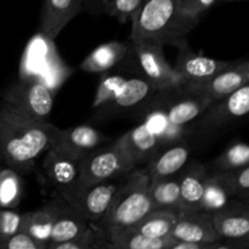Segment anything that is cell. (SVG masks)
I'll return each mask as SVG.
<instances>
[{"mask_svg": "<svg viewBox=\"0 0 249 249\" xmlns=\"http://www.w3.org/2000/svg\"><path fill=\"white\" fill-rule=\"evenodd\" d=\"M105 136L95 126L89 124L71 126L66 130L58 129L53 145L66 155L80 160L84 156L102 145Z\"/></svg>", "mask_w": 249, "mask_h": 249, "instance_id": "18", "label": "cell"}, {"mask_svg": "<svg viewBox=\"0 0 249 249\" xmlns=\"http://www.w3.org/2000/svg\"><path fill=\"white\" fill-rule=\"evenodd\" d=\"M50 201L55 212V221L49 245L65 242L97 245L99 241L94 225L82 213L56 194Z\"/></svg>", "mask_w": 249, "mask_h": 249, "instance_id": "10", "label": "cell"}, {"mask_svg": "<svg viewBox=\"0 0 249 249\" xmlns=\"http://www.w3.org/2000/svg\"><path fill=\"white\" fill-rule=\"evenodd\" d=\"M214 170H235L249 165V146L245 141H236L229 145L213 160Z\"/></svg>", "mask_w": 249, "mask_h": 249, "instance_id": "30", "label": "cell"}, {"mask_svg": "<svg viewBox=\"0 0 249 249\" xmlns=\"http://www.w3.org/2000/svg\"><path fill=\"white\" fill-rule=\"evenodd\" d=\"M162 109L169 129L170 142H175L172 138V131L181 133L182 126L196 121L211 105V102L202 97L187 94L179 88L165 90L156 102Z\"/></svg>", "mask_w": 249, "mask_h": 249, "instance_id": "13", "label": "cell"}, {"mask_svg": "<svg viewBox=\"0 0 249 249\" xmlns=\"http://www.w3.org/2000/svg\"><path fill=\"white\" fill-rule=\"evenodd\" d=\"M207 174H208V169L206 165L201 163L186 164V167L178 174L181 211L201 209Z\"/></svg>", "mask_w": 249, "mask_h": 249, "instance_id": "22", "label": "cell"}, {"mask_svg": "<svg viewBox=\"0 0 249 249\" xmlns=\"http://www.w3.org/2000/svg\"><path fill=\"white\" fill-rule=\"evenodd\" d=\"M23 214L16 209L0 208V240H5L21 232Z\"/></svg>", "mask_w": 249, "mask_h": 249, "instance_id": "32", "label": "cell"}, {"mask_svg": "<svg viewBox=\"0 0 249 249\" xmlns=\"http://www.w3.org/2000/svg\"><path fill=\"white\" fill-rule=\"evenodd\" d=\"M212 219L220 242L249 249L248 203L231 198L223 208L212 213Z\"/></svg>", "mask_w": 249, "mask_h": 249, "instance_id": "14", "label": "cell"}, {"mask_svg": "<svg viewBox=\"0 0 249 249\" xmlns=\"http://www.w3.org/2000/svg\"><path fill=\"white\" fill-rule=\"evenodd\" d=\"M148 184L150 179L143 170L134 169L123 178L107 213L94 225L97 241L131 230L152 211L147 194Z\"/></svg>", "mask_w": 249, "mask_h": 249, "instance_id": "4", "label": "cell"}, {"mask_svg": "<svg viewBox=\"0 0 249 249\" xmlns=\"http://www.w3.org/2000/svg\"><path fill=\"white\" fill-rule=\"evenodd\" d=\"M219 1L221 0H179V4L184 14L201 18L203 12L213 7Z\"/></svg>", "mask_w": 249, "mask_h": 249, "instance_id": "35", "label": "cell"}, {"mask_svg": "<svg viewBox=\"0 0 249 249\" xmlns=\"http://www.w3.org/2000/svg\"><path fill=\"white\" fill-rule=\"evenodd\" d=\"M136 167L138 165L119 136L112 143L95 148L79 160V180L97 182L121 179Z\"/></svg>", "mask_w": 249, "mask_h": 249, "instance_id": "6", "label": "cell"}, {"mask_svg": "<svg viewBox=\"0 0 249 249\" xmlns=\"http://www.w3.org/2000/svg\"><path fill=\"white\" fill-rule=\"evenodd\" d=\"M80 12H83L80 0H43L40 33L50 40H55Z\"/></svg>", "mask_w": 249, "mask_h": 249, "instance_id": "20", "label": "cell"}, {"mask_svg": "<svg viewBox=\"0 0 249 249\" xmlns=\"http://www.w3.org/2000/svg\"><path fill=\"white\" fill-rule=\"evenodd\" d=\"M164 91L142 77L125 56L117 67L101 74L91 108L100 119L142 117Z\"/></svg>", "mask_w": 249, "mask_h": 249, "instance_id": "1", "label": "cell"}, {"mask_svg": "<svg viewBox=\"0 0 249 249\" xmlns=\"http://www.w3.org/2000/svg\"><path fill=\"white\" fill-rule=\"evenodd\" d=\"M231 199L229 190L226 187L224 173L221 170L208 172L204 182V192L202 198L201 209L208 213H214L223 208Z\"/></svg>", "mask_w": 249, "mask_h": 249, "instance_id": "28", "label": "cell"}, {"mask_svg": "<svg viewBox=\"0 0 249 249\" xmlns=\"http://www.w3.org/2000/svg\"><path fill=\"white\" fill-rule=\"evenodd\" d=\"M221 1H247V0H221Z\"/></svg>", "mask_w": 249, "mask_h": 249, "instance_id": "40", "label": "cell"}, {"mask_svg": "<svg viewBox=\"0 0 249 249\" xmlns=\"http://www.w3.org/2000/svg\"><path fill=\"white\" fill-rule=\"evenodd\" d=\"M121 138L136 165L147 163L165 146L163 139L143 122L124 133Z\"/></svg>", "mask_w": 249, "mask_h": 249, "instance_id": "21", "label": "cell"}, {"mask_svg": "<svg viewBox=\"0 0 249 249\" xmlns=\"http://www.w3.org/2000/svg\"><path fill=\"white\" fill-rule=\"evenodd\" d=\"M101 241L100 249H164L173 242L172 238L153 240L145 237L134 230L114 233Z\"/></svg>", "mask_w": 249, "mask_h": 249, "instance_id": "27", "label": "cell"}, {"mask_svg": "<svg viewBox=\"0 0 249 249\" xmlns=\"http://www.w3.org/2000/svg\"><path fill=\"white\" fill-rule=\"evenodd\" d=\"M249 83V62L247 60L232 62V65L220 71L216 74L199 80L180 85V90L195 96L208 100L209 102L232 94L241 87Z\"/></svg>", "mask_w": 249, "mask_h": 249, "instance_id": "11", "label": "cell"}, {"mask_svg": "<svg viewBox=\"0 0 249 249\" xmlns=\"http://www.w3.org/2000/svg\"><path fill=\"white\" fill-rule=\"evenodd\" d=\"M178 213L179 212L168 209H152L131 230L153 240L170 238V232L177 221Z\"/></svg>", "mask_w": 249, "mask_h": 249, "instance_id": "25", "label": "cell"}, {"mask_svg": "<svg viewBox=\"0 0 249 249\" xmlns=\"http://www.w3.org/2000/svg\"><path fill=\"white\" fill-rule=\"evenodd\" d=\"M190 158V147L185 141L179 140L163 146L147 163L143 172L150 181L178 175Z\"/></svg>", "mask_w": 249, "mask_h": 249, "instance_id": "19", "label": "cell"}, {"mask_svg": "<svg viewBox=\"0 0 249 249\" xmlns=\"http://www.w3.org/2000/svg\"><path fill=\"white\" fill-rule=\"evenodd\" d=\"M82 1L83 11L92 16H108L111 0H80Z\"/></svg>", "mask_w": 249, "mask_h": 249, "instance_id": "36", "label": "cell"}, {"mask_svg": "<svg viewBox=\"0 0 249 249\" xmlns=\"http://www.w3.org/2000/svg\"><path fill=\"white\" fill-rule=\"evenodd\" d=\"M2 101L26 116L38 121H48L53 108V91L36 78H18L1 96Z\"/></svg>", "mask_w": 249, "mask_h": 249, "instance_id": "9", "label": "cell"}, {"mask_svg": "<svg viewBox=\"0 0 249 249\" xmlns=\"http://www.w3.org/2000/svg\"><path fill=\"white\" fill-rule=\"evenodd\" d=\"M177 49L178 56L173 70L179 78L181 85L207 79L232 65L230 61L216 60L195 53L189 46L187 41L178 46Z\"/></svg>", "mask_w": 249, "mask_h": 249, "instance_id": "15", "label": "cell"}, {"mask_svg": "<svg viewBox=\"0 0 249 249\" xmlns=\"http://www.w3.org/2000/svg\"><path fill=\"white\" fill-rule=\"evenodd\" d=\"M122 180L123 178L106 181L84 182L78 179L77 182L58 196L67 201L95 225L108 211Z\"/></svg>", "mask_w": 249, "mask_h": 249, "instance_id": "7", "label": "cell"}, {"mask_svg": "<svg viewBox=\"0 0 249 249\" xmlns=\"http://www.w3.org/2000/svg\"><path fill=\"white\" fill-rule=\"evenodd\" d=\"M208 249H242V248H238V247H236V246L230 245V243L218 242V243H214V245Z\"/></svg>", "mask_w": 249, "mask_h": 249, "instance_id": "39", "label": "cell"}, {"mask_svg": "<svg viewBox=\"0 0 249 249\" xmlns=\"http://www.w3.org/2000/svg\"><path fill=\"white\" fill-rule=\"evenodd\" d=\"M147 194L153 209L181 211L180 185L178 175L150 181Z\"/></svg>", "mask_w": 249, "mask_h": 249, "instance_id": "26", "label": "cell"}, {"mask_svg": "<svg viewBox=\"0 0 249 249\" xmlns=\"http://www.w3.org/2000/svg\"><path fill=\"white\" fill-rule=\"evenodd\" d=\"M0 249H46L23 232H18L5 240H0Z\"/></svg>", "mask_w": 249, "mask_h": 249, "instance_id": "34", "label": "cell"}, {"mask_svg": "<svg viewBox=\"0 0 249 249\" xmlns=\"http://www.w3.org/2000/svg\"><path fill=\"white\" fill-rule=\"evenodd\" d=\"M57 133L53 124L31 118L0 99V160L6 167L19 174L31 172Z\"/></svg>", "mask_w": 249, "mask_h": 249, "instance_id": "2", "label": "cell"}, {"mask_svg": "<svg viewBox=\"0 0 249 249\" xmlns=\"http://www.w3.org/2000/svg\"><path fill=\"white\" fill-rule=\"evenodd\" d=\"M53 221H55V212H53V203L49 199L38 209L23 214L21 232L26 233L39 245L48 247L50 243Z\"/></svg>", "mask_w": 249, "mask_h": 249, "instance_id": "24", "label": "cell"}, {"mask_svg": "<svg viewBox=\"0 0 249 249\" xmlns=\"http://www.w3.org/2000/svg\"><path fill=\"white\" fill-rule=\"evenodd\" d=\"M199 23L198 17L184 14L179 0H142L131 19L130 38H151L162 45L175 48L186 43L189 34Z\"/></svg>", "mask_w": 249, "mask_h": 249, "instance_id": "3", "label": "cell"}, {"mask_svg": "<svg viewBox=\"0 0 249 249\" xmlns=\"http://www.w3.org/2000/svg\"><path fill=\"white\" fill-rule=\"evenodd\" d=\"M169 237L173 241L201 245L220 242L214 230L212 213L202 209L180 211Z\"/></svg>", "mask_w": 249, "mask_h": 249, "instance_id": "16", "label": "cell"}, {"mask_svg": "<svg viewBox=\"0 0 249 249\" xmlns=\"http://www.w3.org/2000/svg\"><path fill=\"white\" fill-rule=\"evenodd\" d=\"M23 197L21 174L10 167L0 165V208L16 209Z\"/></svg>", "mask_w": 249, "mask_h": 249, "instance_id": "29", "label": "cell"}, {"mask_svg": "<svg viewBox=\"0 0 249 249\" xmlns=\"http://www.w3.org/2000/svg\"><path fill=\"white\" fill-rule=\"evenodd\" d=\"M126 58L134 68L160 91L180 87L179 78L164 55V45L151 38L128 39Z\"/></svg>", "mask_w": 249, "mask_h": 249, "instance_id": "5", "label": "cell"}, {"mask_svg": "<svg viewBox=\"0 0 249 249\" xmlns=\"http://www.w3.org/2000/svg\"><path fill=\"white\" fill-rule=\"evenodd\" d=\"M249 112V83L232 94L211 102L196 119L201 133H213L245 118Z\"/></svg>", "mask_w": 249, "mask_h": 249, "instance_id": "12", "label": "cell"}, {"mask_svg": "<svg viewBox=\"0 0 249 249\" xmlns=\"http://www.w3.org/2000/svg\"><path fill=\"white\" fill-rule=\"evenodd\" d=\"M43 174L55 194L60 195L79 179V160L51 145L41 163Z\"/></svg>", "mask_w": 249, "mask_h": 249, "instance_id": "17", "label": "cell"}, {"mask_svg": "<svg viewBox=\"0 0 249 249\" xmlns=\"http://www.w3.org/2000/svg\"><path fill=\"white\" fill-rule=\"evenodd\" d=\"M129 44L125 41H108L96 46L84 60L80 62L79 68L87 73L102 74L113 70L128 55Z\"/></svg>", "mask_w": 249, "mask_h": 249, "instance_id": "23", "label": "cell"}, {"mask_svg": "<svg viewBox=\"0 0 249 249\" xmlns=\"http://www.w3.org/2000/svg\"><path fill=\"white\" fill-rule=\"evenodd\" d=\"M142 0H111L108 16L114 17L121 23L131 21L140 9Z\"/></svg>", "mask_w": 249, "mask_h": 249, "instance_id": "33", "label": "cell"}, {"mask_svg": "<svg viewBox=\"0 0 249 249\" xmlns=\"http://www.w3.org/2000/svg\"><path fill=\"white\" fill-rule=\"evenodd\" d=\"M24 51L19 78H36L45 83L53 92L60 87V83L53 74H58L63 80L67 74L63 71L62 62L58 58L53 40L43 34L34 36Z\"/></svg>", "mask_w": 249, "mask_h": 249, "instance_id": "8", "label": "cell"}, {"mask_svg": "<svg viewBox=\"0 0 249 249\" xmlns=\"http://www.w3.org/2000/svg\"><path fill=\"white\" fill-rule=\"evenodd\" d=\"M46 249H100L97 245L85 242H65L49 245Z\"/></svg>", "mask_w": 249, "mask_h": 249, "instance_id": "37", "label": "cell"}, {"mask_svg": "<svg viewBox=\"0 0 249 249\" xmlns=\"http://www.w3.org/2000/svg\"><path fill=\"white\" fill-rule=\"evenodd\" d=\"M223 173L231 198L249 203V165Z\"/></svg>", "mask_w": 249, "mask_h": 249, "instance_id": "31", "label": "cell"}, {"mask_svg": "<svg viewBox=\"0 0 249 249\" xmlns=\"http://www.w3.org/2000/svg\"><path fill=\"white\" fill-rule=\"evenodd\" d=\"M213 245L214 243H212V245H201V243H187L179 242V241H173V242L170 243V245H168L164 249H208Z\"/></svg>", "mask_w": 249, "mask_h": 249, "instance_id": "38", "label": "cell"}]
</instances>
